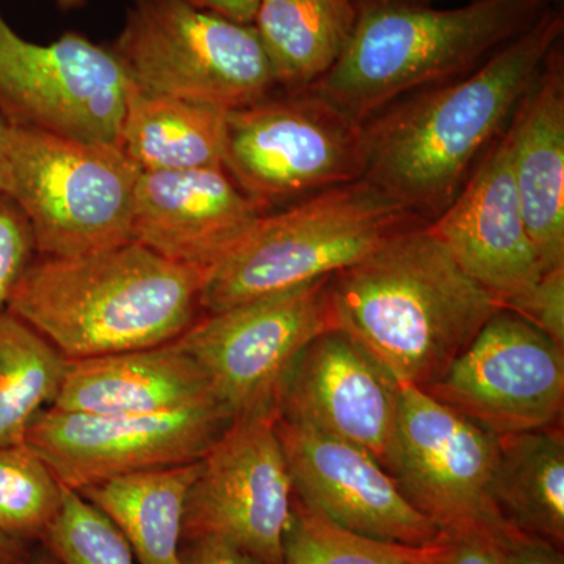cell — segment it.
<instances>
[{
	"label": "cell",
	"mask_w": 564,
	"mask_h": 564,
	"mask_svg": "<svg viewBox=\"0 0 564 564\" xmlns=\"http://www.w3.org/2000/svg\"><path fill=\"white\" fill-rule=\"evenodd\" d=\"M563 32L554 6L480 68L378 111L364 122L362 180L417 220H436L507 129Z\"/></svg>",
	"instance_id": "obj_1"
},
{
	"label": "cell",
	"mask_w": 564,
	"mask_h": 564,
	"mask_svg": "<svg viewBox=\"0 0 564 564\" xmlns=\"http://www.w3.org/2000/svg\"><path fill=\"white\" fill-rule=\"evenodd\" d=\"M333 328L348 334L399 384L425 389L499 311L429 225L395 234L328 281Z\"/></svg>",
	"instance_id": "obj_2"
},
{
	"label": "cell",
	"mask_w": 564,
	"mask_h": 564,
	"mask_svg": "<svg viewBox=\"0 0 564 564\" xmlns=\"http://www.w3.org/2000/svg\"><path fill=\"white\" fill-rule=\"evenodd\" d=\"M203 280L137 242L36 256L7 310L73 361L180 339L203 315Z\"/></svg>",
	"instance_id": "obj_3"
},
{
	"label": "cell",
	"mask_w": 564,
	"mask_h": 564,
	"mask_svg": "<svg viewBox=\"0 0 564 564\" xmlns=\"http://www.w3.org/2000/svg\"><path fill=\"white\" fill-rule=\"evenodd\" d=\"M344 54L306 88L356 121L389 104L480 68L532 29L558 0H469L436 9L426 0H356Z\"/></svg>",
	"instance_id": "obj_4"
},
{
	"label": "cell",
	"mask_w": 564,
	"mask_h": 564,
	"mask_svg": "<svg viewBox=\"0 0 564 564\" xmlns=\"http://www.w3.org/2000/svg\"><path fill=\"white\" fill-rule=\"evenodd\" d=\"M422 223L366 180L326 188L285 209L267 212L204 274L203 314L333 276L395 234Z\"/></svg>",
	"instance_id": "obj_5"
},
{
	"label": "cell",
	"mask_w": 564,
	"mask_h": 564,
	"mask_svg": "<svg viewBox=\"0 0 564 564\" xmlns=\"http://www.w3.org/2000/svg\"><path fill=\"white\" fill-rule=\"evenodd\" d=\"M140 170L118 148L10 128V196L31 223L36 252L73 258L132 242Z\"/></svg>",
	"instance_id": "obj_6"
},
{
	"label": "cell",
	"mask_w": 564,
	"mask_h": 564,
	"mask_svg": "<svg viewBox=\"0 0 564 564\" xmlns=\"http://www.w3.org/2000/svg\"><path fill=\"white\" fill-rule=\"evenodd\" d=\"M111 51L141 91L232 111L276 91L252 24L181 0H132Z\"/></svg>",
	"instance_id": "obj_7"
},
{
	"label": "cell",
	"mask_w": 564,
	"mask_h": 564,
	"mask_svg": "<svg viewBox=\"0 0 564 564\" xmlns=\"http://www.w3.org/2000/svg\"><path fill=\"white\" fill-rule=\"evenodd\" d=\"M225 170L267 209L362 180L364 122L311 90L228 111Z\"/></svg>",
	"instance_id": "obj_8"
},
{
	"label": "cell",
	"mask_w": 564,
	"mask_h": 564,
	"mask_svg": "<svg viewBox=\"0 0 564 564\" xmlns=\"http://www.w3.org/2000/svg\"><path fill=\"white\" fill-rule=\"evenodd\" d=\"M131 91L111 47L79 32L33 43L0 11V117L10 126L120 150Z\"/></svg>",
	"instance_id": "obj_9"
},
{
	"label": "cell",
	"mask_w": 564,
	"mask_h": 564,
	"mask_svg": "<svg viewBox=\"0 0 564 564\" xmlns=\"http://www.w3.org/2000/svg\"><path fill=\"white\" fill-rule=\"evenodd\" d=\"M329 278L203 314L176 339L234 421L276 411L293 364L318 334L333 328Z\"/></svg>",
	"instance_id": "obj_10"
},
{
	"label": "cell",
	"mask_w": 564,
	"mask_h": 564,
	"mask_svg": "<svg viewBox=\"0 0 564 564\" xmlns=\"http://www.w3.org/2000/svg\"><path fill=\"white\" fill-rule=\"evenodd\" d=\"M276 419V411L236 419L199 459L182 543L223 538L262 564H282L295 492Z\"/></svg>",
	"instance_id": "obj_11"
},
{
	"label": "cell",
	"mask_w": 564,
	"mask_h": 564,
	"mask_svg": "<svg viewBox=\"0 0 564 564\" xmlns=\"http://www.w3.org/2000/svg\"><path fill=\"white\" fill-rule=\"evenodd\" d=\"M234 417L217 400L150 415H95L46 408L25 444L65 488L82 491L122 475L199 462Z\"/></svg>",
	"instance_id": "obj_12"
},
{
	"label": "cell",
	"mask_w": 564,
	"mask_h": 564,
	"mask_svg": "<svg viewBox=\"0 0 564 564\" xmlns=\"http://www.w3.org/2000/svg\"><path fill=\"white\" fill-rule=\"evenodd\" d=\"M423 391L496 436L558 426L564 347L521 315L499 307Z\"/></svg>",
	"instance_id": "obj_13"
},
{
	"label": "cell",
	"mask_w": 564,
	"mask_h": 564,
	"mask_svg": "<svg viewBox=\"0 0 564 564\" xmlns=\"http://www.w3.org/2000/svg\"><path fill=\"white\" fill-rule=\"evenodd\" d=\"M499 436L413 384H400L395 480L444 533L491 532Z\"/></svg>",
	"instance_id": "obj_14"
},
{
	"label": "cell",
	"mask_w": 564,
	"mask_h": 564,
	"mask_svg": "<svg viewBox=\"0 0 564 564\" xmlns=\"http://www.w3.org/2000/svg\"><path fill=\"white\" fill-rule=\"evenodd\" d=\"M296 500L347 532L425 547L445 533L404 496L395 477L358 445L276 419Z\"/></svg>",
	"instance_id": "obj_15"
},
{
	"label": "cell",
	"mask_w": 564,
	"mask_h": 564,
	"mask_svg": "<svg viewBox=\"0 0 564 564\" xmlns=\"http://www.w3.org/2000/svg\"><path fill=\"white\" fill-rule=\"evenodd\" d=\"M400 384L348 334L329 328L304 348L278 395V417L347 441L389 474L399 456Z\"/></svg>",
	"instance_id": "obj_16"
},
{
	"label": "cell",
	"mask_w": 564,
	"mask_h": 564,
	"mask_svg": "<svg viewBox=\"0 0 564 564\" xmlns=\"http://www.w3.org/2000/svg\"><path fill=\"white\" fill-rule=\"evenodd\" d=\"M429 228L459 269L499 304L524 292L544 273L522 217L505 131Z\"/></svg>",
	"instance_id": "obj_17"
},
{
	"label": "cell",
	"mask_w": 564,
	"mask_h": 564,
	"mask_svg": "<svg viewBox=\"0 0 564 564\" xmlns=\"http://www.w3.org/2000/svg\"><path fill=\"white\" fill-rule=\"evenodd\" d=\"M267 212L225 166L141 173L132 242L206 274Z\"/></svg>",
	"instance_id": "obj_18"
},
{
	"label": "cell",
	"mask_w": 564,
	"mask_h": 564,
	"mask_svg": "<svg viewBox=\"0 0 564 564\" xmlns=\"http://www.w3.org/2000/svg\"><path fill=\"white\" fill-rule=\"evenodd\" d=\"M505 133L527 232L547 272L564 265L563 40L516 107Z\"/></svg>",
	"instance_id": "obj_19"
},
{
	"label": "cell",
	"mask_w": 564,
	"mask_h": 564,
	"mask_svg": "<svg viewBox=\"0 0 564 564\" xmlns=\"http://www.w3.org/2000/svg\"><path fill=\"white\" fill-rule=\"evenodd\" d=\"M210 400L217 399L209 381L173 340L159 347L73 359L51 408L95 415H150Z\"/></svg>",
	"instance_id": "obj_20"
},
{
	"label": "cell",
	"mask_w": 564,
	"mask_h": 564,
	"mask_svg": "<svg viewBox=\"0 0 564 564\" xmlns=\"http://www.w3.org/2000/svg\"><path fill=\"white\" fill-rule=\"evenodd\" d=\"M226 118L218 107L132 85L120 151L141 173L225 166Z\"/></svg>",
	"instance_id": "obj_21"
},
{
	"label": "cell",
	"mask_w": 564,
	"mask_h": 564,
	"mask_svg": "<svg viewBox=\"0 0 564 564\" xmlns=\"http://www.w3.org/2000/svg\"><path fill=\"white\" fill-rule=\"evenodd\" d=\"M199 462L122 475L79 491L120 530L139 564H182V522Z\"/></svg>",
	"instance_id": "obj_22"
},
{
	"label": "cell",
	"mask_w": 564,
	"mask_h": 564,
	"mask_svg": "<svg viewBox=\"0 0 564 564\" xmlns=\"http://www.w3.org/2000/svg\"><path fill=\"white\" fill-rule=\"evenodd\" d=\"M358 18L356 0H259L254 25L278 88L302 91L336 65Z\"/></svg>",
	"instance_id": "obj_23"
},
{
	"label": "cell",
	"mask_w": 564,
	"mask_h": 564,
	"mask_svg": "<svg viewBox=\"0 0 564 564\" xmlns=\"http://www.w3.org/2000/svg\"><path fill=\"white\" fill-rule=\"evenodd\" d=\"M494 500L505 521L563 549L562 425L499 436Z\"/></svg>",
	"instance_id": "obj_24"
},
{
	"label": "cell",
	"mask_w": 564,
	"mask_h": 564,
	"mask_svg": "<svg viewBox=\"0 0 564 564\" xmlns=\"http://www.w3.org/2000/svg\"><path fill=\"white\" fill-rule=\"evenodd\" d=\"M68 362L28 322L0 313V447L25 443L36 415L57 399Z\"/></svg>",
	"instance_id": "obj_25"
},
{
	"label": "cell",
	"mask_w": 564,
	"mask_h": 564,
	"mask_svg": "<svg viewBox=\"0 0 564 564\" xmlns=\"http://www.w3.org/2000/svg\"><path fill=\"white\" fill-rule=\"evenodd\" d=\"M445 540L425 547L384 543L340 529L293 500L282 564H434Z\"/></svg>",
	"instance_id": "obj_26"
},
{
	"label": "cell",
	"mask_w": 564,
	"mask_h": 564,
	"mask_svg": "<svg viewBox=\"0 0 564 564\" xmlns=\"http://www.w3.org/2000/svg\"><path fill=\"white\" fill-rule=\"evenodd\" d=\"M65 486L28 444L0 447V530L43 541L61 513Z\"/></svg>",
	"instance_id": "obj_27"
},
{
	"label": "cell",
	"mask_w": 564,
	"mask_h": 564,
	"mask_svg": "<svg viewBox=\"0 0 564 564\" xmlns=\"http://www.w3.org/2000/svg\"><path fill=\"white\" fill-rule=\"evenodd\" d=\"M41 543L58 564H133L135 560L110 519L68 488L61 513Z\"/></svg>",
	"instance_id": "obj_28"
},
{
	"label": "cell",
	"mask_w": 564,
	"mask_h": 564,
	"mask_svg": "<svg viewBox=\"0 0 564 564\" xmlns=\"http://www.w3.org/2000/svg\"><path fill=\"white\" fill-rule=\"evenodd\" d=\"M36 256L31 223L18 204L0 192V313L9 307L11 296Z\"/></svg>",
	"instance_id": "obj_29"
},
{
	"label": "cell",
	"mask_w": 564,
	"mask_h": 564,
	"mask_svg": "<svg viewBox=\"0 0 564 564\" xmlns=\"http://www.w3.org/2000/svg\"><path fill=\"white\" fill-rule=\"evenodd\" d=\"M564 347V265L547 270L524 292L500 303Z\"/></svg>",
	"instance_id": "obj_30"
},
{
	"label": "cell",
	"mask_w": 564,
	"mask_h": 564,
	"mask_svg": "<svg viewBox=\"0 0 564 564\" xmlns=\"http://www.w3.org/2000/svg\"><path fill=\"white\" fill-rule=\"evenodd\" d=\"M489 533L502 564H564L563 549L518 529L505 519Z\"/></svg>",
	"instance_id": "obj_31"
},
{
	"label": "cell",
	"mask_w": 564,
	"mask_h": 564,
	"mask_svg": "<svg viewBox=\"0 0 564 564\" xmlns=\"http://www.w3.org/2000/svg\"><path fill=\"white\" fill-rule=\"evenodd\" d=\"M434 564H502V560L491 533L463 532L447 534L443 554Z\"/></svg>",
	"instance_id": "obj_32"
},
{
	"label": "cell",
	"mask_w": 564,
	"mask_h": 564,
	"mask_svg": "<svg viewBox=\"0 0 564 564\" xmlns=\"http://www.w3.org/2000/svg\"><path fill=\"white\" fill-rule=\"evenodd\" d=\"M182 564H262L239 545L217 536L195 538L181 547Z\"/></svg>",
	"instance_id": "obj_33"
},
{
	"label": "cell",
	"mask_w": 564,
	"mask_h": 564,
	"mask_svg": "<svg viewBox=\"0 0 564 564\" xmlns=\"http://www.w3.org/2000/svg\"><path fill=\"white\" fill-rule=\"evenodd\" d=\"M193 9L218 14L226 20L252 24L258 11L259 0H181Z\"/></svg>",
	"instance_id": "obj_34"
},
{
	"label": "cell",
	"mask_w": 564,
	"mask_h": 564,
	"mask_svg": "<svg viewBox=\"0 0 564 564\" xmlns=\"http://www.w3.org/2000/svg\"><path fill=\"white\" fill-rule=\"evenodd\" d=\"M32 543L0 530V564H32Z\"/></svg>",
	"instance_id": "obj_35"
},
{
	"label": "cell",
	"mask_w": 564,
	"mask_h": 564,
	"mask_svg": "<svg viewBox=\"0 0 564 564\" xmlns=\"http://www.w3.org/2000/svg\"><path fill=\"white\" fill-rule=\"evenodd\" d=\"M9 122L0 117V192H3L7 180V155H9V139H10Z\"/></svg>",
	"instance_id": "obj_36"
},
{
	"label": "cell",
	"mask_w": 564,
	"mask_h": 564,
	"mask_svg": "<svg viewBox=\"0 0 564 564\" xmlns=\"http://www.w3.org/2000/svg\"><path fill=\"white\" fill-rule=\"evenodd\" d=\"M55 6L63 11L79 10L88 0H54Z\"/></svg>",
	"instance_id": "obj_37"
},
{
	"label": "cell",
	"mask_w": 564,
	"mask_h": 564,
	"mask_svg": "<svg viewBox=\"0 0 564 564\" xmlns=\"http://www.w3.org/2000/svg\"><path fill=\"white\" fill-rule=\"evenodd\" d=\"M32 564H58L57 560L54 558L50 554V552H44V554L35 555V558H33Z\"/></svg>",
	"instance_id": "obj_38"
}]
</instances>
